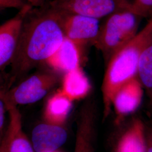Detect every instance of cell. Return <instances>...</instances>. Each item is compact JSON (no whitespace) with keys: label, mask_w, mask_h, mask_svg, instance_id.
Listing matches in <instances>:
<instances>
[{"label":"cell","mask_w":152,"mask_h":152,"mask_svg":"<svg viewBox=\"0 0 152 152\" xmlns=\"http://www.w3.org/2000/svg\"><path fill=\"white\" fill-rule=\"evenodd\" d=\"M65 37L61 14L48 6L26 17L11 64L9 86L38 65L46 63Z\"/></svg>","instance_id":"6da1fadb"},{"label":"cell","mask_w":152,"mask_h":152,"mask_svg":"<svg viewBox=\"0 0 152 152\" xmlns=\"http://www.w3.org/2000/svg\"><path fill=\"white\" fill-rule=\"evenodd\" d=\"M152 39L151 18L136 36L114 54L107 63L102 86L104 118L110 113L116 93L125 84L137 77L140 56Z\"/></svg>","instance_id":"7a4b0ae2"},{"label":"cell","mask_w":152,"mask_h":152,"mask_svg":"<svg viewBox=\"0 0 152 152\" xmlns=\"http://www.w3.org/2000/svg\"><path fill=\"white\" fill-rule=\"evenodd\" d=\"M107 18L94 44L102 53L106 64L114 54L136 36L141 18L131 9L117 11Z\"/></svg>","instance_id":"3957f363"},{"label":"cell","mask_w":152,"mask_h":152,"mask_svg":"<svg viewBox=\"0 0 152 152\" xmlns=\"http://www.w3.org/2000/svg\"><path fill=\"white\" fill-rule=\"evenodd\" d=\"M58 82L59 78L55 72H37L12 89L1 91V99L5 106L34 103L46 96Z\"/></svg>","instance_id":"277c9868"},{"label":"cell","mask_w":152,"mask_h":152,"mask_svg":"<svg viewBox=\"0 0 152 152\" xmlns=\"http://www.w3.org/2000/svg\"><path fill=\"white\" fill-rule=\"evenodd\" d=\"M130 0H51L49 7L68 14H76L98 19L114 12L131 9Z\"/></svg>","instance_id":"5b68a950"},{"label":"cell","mask_w":152,"mask_h":152,"mask_svg":"<svg viewBox=\"0 0 152 152\" xmlns=\"http://www.w3.org/2000/svg\"><path fill=\"white\" fill-rule=\"evenodd\" d=\"M60 12L65 37L81 48L88 44L94 45L101 27L100 19L80 14Z\"/></svg>","instance_id":"8992f818"},{"label":"cell","mask_w":152,"mask_h":152,"mask_svg":"<svg viewBox=\"0 0 152 152\" xmlns=\"http://www.w3.org/2000/svg\"><path fill=\"white\" fill-rule=\"evenodd\" d=\"M30 4L16 15L3 23L0 27V69L4 71L11 64L22 32L23 23L28 14L32 10Z\"/></svg>","instance_id":"52a82bcc"},{"label":"cell","mask_w":152,"mask_h":152,"mask_svg":"<svg viewBox=\"0 0 152 152\" xmlns=\"http://www.w3.org/2000/svg\"><path fill=\"white\" fill-rule=\"evenodd\" d=\"M67 133L61 126L48 123L37 126L32 131L33 146L36 152H54L63 145Z\"/></svg>","instance_id":"ba28073f"},{"label":"cell","mask_w":152,"mask_h":152,"mask_svg":"<svg viewBox=\"0 0 152 152\" xmlns=\"http://www.w3.org/2000/svg\"><path fill=\"white\" fill-rule=\"evenodd\" d=\"M143 89L137 77L125 84L114 96L112 108L120 119L135 112L142 101Z\"/></svg>","instance_id":"9c48e42d"},{"label":"cell","mask_w":152,"mask_h":152,"mask_svg":"<svg viewBox=\"0 0 152 152\" xmlns=\"http://www.w3.org/2000/svg\"><path fill=\"white\" fill-rule=\"evenodd\" d=\"M81 50L78 45L65 37L46 64L55 72L65 74L81 66Z\"/></svg>","instance_id":"30bf717a"},{"label":"cell","mask_w":152,"mask_h":152,"mask_svg":"<svg viewBox=\"0 0 152 152\" xmlns=\"http://www.w3.org/2000/svg\"><path fill=\"white\" fill-rule=\"evenodd\" d=\"M6 109L9 112L10 122L1 152H34L22 131L21 115L16 106L9 105Z\"/></svg>","instance_id":"8fae6325"},{"label":"cell","mask_w":152,"mask_h":152,"mask_svg":"<svg viewBox=\"0 0 152 152\" xmlns=\"http://www.w3.org/2000/svg\"><path fill=\"white\" fill-rule=\"evenodd\" d=\"M91 85L81 66L64 74L60 90L73 102L86 98Z\"/></svg>","instance_id":"7c38bea8"},{"label":"cell","mask_w":152,"mask_h":152,"mask_svg":"<svg viewBox=\"0 0 152 152\" xmlns=\"http://www.w3.org/2000/svg\"><path fill=\"white\" fill-rule=\"evenodd\" d=\"M73 101L60 89L48 99L44 110L46 123L61 126L64 124L72 107Z\"/></svg>","instance_id":"4fadbf2b"},{"label":"cell","mask_w":152,"mask_h":152,"mask_svg":"<svg viewBox=\"0 0 152 152\" xmlns=\"http://www.w3.org/2000/svg\"><path fill=\"white\" fill-rule=\"evenodd\" d=\"M116 152H146L145 125L136 118L122 136Z\"/></svg>","instance_id":"5bb4252c"},{"label":"cell","mask_w":152,"mask_h":152,"mask_svg":"<svg viewBox=\"0 0 152 152\" xmlns=\"http://www.w3.org/2000/svg\"><path fill=\"white\" fill-rule=\"evenodd\" d=\"M137 77L147 94L152 92V39L143 49L137 66Z\"/></svg>","instance_id":"9a60e30c"},{"label":"cell","mask_w":152,"mask_h":152,"mask_svg":"<svg viewBox=\"0 0 152 152\" xmlns=\"http://www.w3.org/2000/svg\"><path fill=\"white\" fill-rule=\"evenodd\" d=\"M131 10L142 18H152V0H133Z\"/></svg>","instance_id":"2e32d148"},{"label":"cell","mask_w":152,"mask_h":152,"mask_svg":"<svg viewBox=\"0 0 152 152\" xmlns=\"http://www.w3.org/2000/svg\"><path fill=\"white\" fill-rule=\"evenodd\" d=\"M29 3L27 0H0V10L6 9H16L21 10Z\"/></svg>","instance_id":"e0dca14e"},{"label":"cell","mask_w":152,"mask_h":152,"mask_svg":"<svg viewBox=\"0 0 152 152\" xmlns=\"http://www.w3.org/2000/svg\"><path fill=\"white\" fill-rule=\"evenodd\" d=\"M146 152H152V126H145Z\"/></svg>","instance_id":"ac0fdd59"},{"label":"cell","mask_w":152,"mask_h":152,"mask_svg":"<svg viewBox=\"0 0 152 152\" xmlns=\"http://www.w3.org/2000/svg\"><path fill=\"white\" fill-rule=\"evenodd\" d=\"M6 108L5 104L4 102L1 99L0 101V129L2 130V128L4 126V116H5V109Z\"/></svg>","instance_id":"d6986e66"},{"label":"cell","mask_w":152,"mask_h":152,"mask_svg":"<svg viewBox=\"0 0 152 152\" xmlns=\"http://www.w3.org/2000/svg\"><path fill=\"white\" fill-rule=\"evenodd\" d=\"M33 7H42L44 6L47 0H27Z\"/></svg>","instance_id":"ffe728a7"},{"label":"cell","mask_w":152,"mask_h":152,"mask_svg":"<svg viewBox=\"0 0 152 152\" xmlns=\"http://www.w3.org/2000/svg\"><path fill=\"white\" fill-rule=\"evenodd\" d=\"M147 95H148V96L149 100V104H150V107H151V108L152 110V92L147 94Z\"/></svg>","instance_id":"44dd1931"},{"label":"cell","mask_w":152,"mask_h":152,"mask_svg":"<svg viewBox=\"0 0 152 152\" xmlns=\"http://www.w3.org/2000/svg\"><path fill=\"white\" fill-rule=\"evenodd\" d=\"M56 152V151H55V152Z\"/></svg>","instance_id":"7402d4cb"}]
</instances>
